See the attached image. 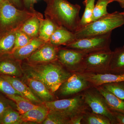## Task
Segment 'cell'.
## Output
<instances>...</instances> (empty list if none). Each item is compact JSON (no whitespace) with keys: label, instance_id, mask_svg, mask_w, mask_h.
Returning a JSON list of instances; mask_svg holds the SVG:
<instances>
[{"label":"cell","instance_id":"6da1fadb","mask_svg":"<svg viewBox=\"0 0 124 124\" xmlns=\"http://www.w3.org/2000/svg\"><path fill=\"white\" fill-rule=\"evenodd\" d=\"M22 68L26 77L41 81L54 94L73 73L66 69L57 60L45 63L28 62L24 63Z\"/></svg>","mask_w":124,"mask_h":124},{"label":"cell","instance_id":"7a4b0ae2","mask_svg":"<svg viewBox=\"0 0 124 124\" xmlns=\"http://www.w3.org/2000/svg\"><path fill=\"white\" fill-rule=\"evenodd\" d=\"M45 17L49 18L58 26L63 27L75 33L80 20L81 6L68 0H46Z\"/></svg>","mask_w":124,"mask_h":124},{"label":"cell","instance_id":"3957f363","mask_svg":"<svg viewBox=\"0 0 124 124\" xmlns=\"http://www.w3.org/2000/svg\"><path fill=\"white\" fill-rule=\"evenodd\" d=\"M38 13L24 8L18 9L8 0L0 2V32L18 30L28 19Z\"/></svg>","mask_w":124,"mask_h":124},{"label":"cell","instance_id":"277c9868","mask_svg":"<svg viewBox=\"0 0 124 124\" xmlns=\"http://www.w3.org/2000/svg\"><path fill=\"white\" fill-rule=\"evenodd\" d=\"M124 24L121 12L115 11L78 29L75 32L76 39L104 35Z\"/></svg>","mask_w":124,"mask_h":124},{"label":"cell","instance_id":"5b68a950","mask_svg":"<svg viewBox=\"0 0 124 124\" xmlns=\"http://www.w3.org/2000/svg\"><path fill=\"white\" fill-rule=\"evenodd\" d=\"M44 105L49 110L58 112L70 119L91 111L85 102L82 93L73 97L45 102Z\"/></svg>","mask_w":124,"mask_h":124},{"label":"cell","instance_id":"8992f818","mask_svg":"<svg viewBox=\"0 0 124 124\" xmlns=\"http://www.w3.org/2000/svg\"><path fill=\"white\" fill-rule=\"evenodd\" d=\"M112 32L76 39L66 46L86 54L110 49Z\"/></svg>","mask_w":124,"mask_h":124},{"label":"cell","instance_id":"52a82bcc","mask_svg":"<svg viewBox=\"0 0 124 124\" xmlns=\"http://www.w3.org/2000/svg\"><path fill=\"white\" fill-rule=\"evenodd\" d=\"M112 53L113 51L110 49L87 54L84 59L82 73H109V65Z\"/></svg>","mask_w":124,"mask_h":124},{"label":"cell","instance_id":"ba28073f","mask_svg":"<svg viewBox=\"0 0 124 124\" xmlns=\"http://www.w3.org/2000/svg\"><path fill=\"white\" fill-rule=\"evenodd\" d=\"M82 94L85 102L92 112L106 116L110 120L112 124H117L104 97L96 87H90L83 92Z\"/></svg>","mask_w":124,"mask_h":124},{"label":"cell","instance_id":"9c48e42d","mask_svg":"<svg viewBox=\"0 0 124 124\" xmlns=\"http://www.w3.org/2000/svg\"><path fill=\"white\" fill-rule=\"evenodd\" d=\"M91 86V83L86 79L83 73L75 72L61 85L55 93L61 97H73Z\"/></svg>","mask_w":124,"mask_h":124},{"label":"cell","instance_id":"30bf717a","mask_svg":"<svg viewBox=\"0 0 124 124\" xmlns=\"http://www.w3.org/2000/svg\"><path fill=\"white\" fill-rule=\"evenodd\" d=\"M86 54L73 49L59 46L57 60L72 73L82 72L83 62Z\"/></svg>","mask_w":124,"mask_h":124},{"label":"cell","instance_id":"8fae6325","mask_svg":"<svg viewBox=\"0 0 124 124\" xmlns=\"http://www.w3.org/2000/svg\"><path fill=\"white\" fill-rule=\"evenodd\" d=\"M59 46L49 42L46 43L37 49L26 59L31 63H45L57 60Z\"/></svg>","mask_w":124,"mask_h":124},{"label":"cell","instance_id":"7c38bea8","mask_svg":"<svg viewBox=\"0 0 124 124\" xmlns=\"http://www.w3.org/2000/svg\"><path fill=\"white\" fill-rule=\"evenodd\" d=\"M21 62L11 54L0 55V75L16 77L22 76L23 72Z\"/></svg>","mask_w":124,"mask_h":124},{"label":"cell","instance_id":"4fadbf2b","mask_svg":"<svg viewBox=\"0 0 124 124\" xmlns=\"http://www.w3.org/2000/svg\"><path fill=\"white\" fill-rule=\"evenodd\" d=\"M0 76L8 81L14 88L20 93L23 97L30 100L32 103L42 104V101L33 93L29 86L19 79L17 78L6 75H0Z\"/></svg>","mask_w":124,"mask_h":124},{"label":"cell","instance_id":"5bb4252c","mask_svg":"<svg viewBox=\"0 0 124 124\" xmlns=\"http://www.w3.org/2000/svg\"><path fill=\"white\" fill-rule=\"evenodd\" d=\"M82 73L93 86H99L107 83L124 81V74L117 75L110 73L103 74Z\"/></svg>","mask_w":124,"mask_h":124},{"label":"cell","instance_id":"9a60e30c","mask_svg":"<svg viewBox=\"0 0 124 124\" xmlns=\"http://www.w3.org/2000/svg\"><path fill=\"white\" fill-rule=\"evenodd\" d=\"M76 39L74 32L63 27L59 26L51 36L48 42L56 46H66Z\"/></svg>","mask_w":124,"mask_h":124},{"label":"cell","instance_id":"2e32d148","mask_svg":"<svg viewBox=\"0 0 124 124\" xmlns=\"http://www.w3.org/2000/svg\"><path fill=\"white\" fill-rule=\"evenodd\" d=\"M26 77L27 84L34 94L45 102L55 100L54 94L49 91L44 83L38 80Z\"/></svg>","mask_w":124,"mask_h":124},{"label":"cell","instance_id":"e0dca14e","mask_svg":"<svg viewBox=\"0 0 124 124\" xmlns=\"http://www.w3.org/2000/svg\"><path fill=\"white\" fill-rule=\"evenodd\" d=\"M45 43L39 37H36L27 44L17 49L11 54L16 59L22 62L27 59L33 52Z\"/></svg>","mask_w":124,"mask_h":124},{"label":"cell","instance_id":"ac0fdd59","mask_svg":"<svg viewBox=\"0 0 124 124\" xmlns=\"http://www.w3.org/2000/svg\"><path fill=\"white\" fill-rule=\"evenodd\" d=\"M43 15L38 12L24 22L19 30L32 38L38 37L40 20Z\"/></svg>","mask_w":124,"mask_h":124},{"label":"cell","instance_id":"d6986e66","mask_svg":"<svg viewBox=\"0 0 124 124\" xmlns=\"http://www.w3.org/2000/svg\"><path fill=\"white\" fill-rule=\"evenodd\" d=\"M94 87L104 97L110 110L124 113V100L117 97L102 85Z\"/></svg>","mask_w":124,"mask_h":124},{"label":"cell","instance_id":"ffe728a7","mask_svg":"<svg viewBox=\"0 0 124 124\" xmlns=\"http://www.w3.org/2000/svg\"><path fill=\"white\" fill-rule=\"evenodd\" d=\"M109 73L124 74V46L116 48L113 51L109 67Z\"/></svg>","mask_w":124,"mask_h":124},{"label":"cell","instance_id":"44dd1931","mask_svg":"<svg viewBox=\"0 0 124 124\" xmlns=\"http://www.w3.org/2000/svg\"><path fill=\"white\" fill-rule=\"evenodd\" d=\"M49 112L48 109L44 105L37 107L22 115L23 122H33L41 123L44 121Z\"/></svg>","mask_w":124,"mask_h":124},{"label":"cell","instance_id":"7402d4cb","mask_svg":"<svg viewBox=\"0 0 124 124\" xmlns=\"http://www.w3.org/2000/svg\"><path fill=\"white\" fill-rule=\"evenodd\" d=\"M17 30L0 32V55L11 54L14 46L16 34Z\"/></svg>","mask_w":124,"mask_h":124},{"label":"cell","instance_id":"603a6c76","mask_svg":"<svg viewBox=\"0 0 124 124\" xmlns=\"http://www.w3.org/2000/svg\"><path fill=\"white\" fill-rule=\"evenodd\" d=\"M58 26L49 18L45 17L41 19L38 37L45 43L49 41L51 36Z\"/></svg>","mask_w":124,"mask_h":124},{"label":"cell","instance_id":"cb8c5ba5","mask_svg":"<svg viewBox=\"0 0 124 124\" xmlns=\"http://www.w3.org/2000/svg\"><path fill=\"white\" fill-rule=\"evenodd\" d=\"M6 97L15 102L18 111L21 115L26 113L38 106L33 104L30 100L20 95H8Z\"/></svg>","mask_w":124,"mask_h":124},{"label":"cell","instance_id":"d4e9b609","mask_svg":"<svg viewBox=\"0 0 124 124\" xmlns=\"http://www.w3.org/2000/svg\"><path fill=\"white\" fill-rule=\"evenodd\" d=\"M95 0H84L83 4L85 6L84 12L79 24L78 29L85 26L93 22V10L95 6Z\"/></svg>","mask_w":124,"mask_h":124},{"label":"cell","instance_id":"484cf974","mask_svg":"<svg viewBox=\"0 0 124 124\" xmlns=\"http://www.w3.org/2000/svg\"><path fill=\"white\" fill-rule=\"evenodd\" d=\"M81 124H112L110 119L105 116L93 112H87L84 116Z\"/></svg>","mask_w":124,"mask_h":124},{"label":"cell","instance_id":"4316f807","mask_svg":"<svg viewBox=\"0 0 124 124\" xmlns=\"http://www.w3.org/2000/svg\"><path fill=\"white\" fill-rule=\"evenodd\" d=\"M23 122L22 115L10 106L5 111L1 118L0 124H20Z\"/></svg>","mask_w":124,"mask_h":124},{"label":"cell","instance_id":"83f0119b","mask_svg":"<svg viewBox=\"0 0 124 124\" xmlns=\"http://www.w3.org/2000/svg\"><path fill=\"white\" fill-rule=\"evenodd\" d=\"M70 120L69 117L58 112L49 110L48 113L42 124H69Z\"/></svg>","mask_w":124,"mask_h":124},{"label":"cell","instance_id":"f1b7e54d","mask_svg":"<svg viewBox=\"0 0 124 124\" xmlns=\"http://www.w3.org/2000/svg\"><path fill=\"white\" fill-rule=\"evenodd\" d=\"M113 2L111 0H98L93 10V22L108 14L107 7L109 4Z\"/></svg>","mask_w":124,"mask_h":124},{"label":"cell","instance_id":"f546056e","mask_svg":"<svg viewBox=\"0 0 124 124\" xmlns=\"http://www.w3.org/2000/svg\"><path fill=\"white\" fill-rule=\"evenodd\" d=\"M101 85L119 98L124 100V81L107 83Z\"/></svg>","mask_w":124,"mask_h":124},{"label":"cell","instance_id":"4dcf8cb0","mask_svg":"<svg viewBox=\"0 0 124 124\" xmlns=\"http://www.w3.org/2000/svg\"><path fill=\"white\" fill-rule=\"evenodd\" d=\"M33 39L19 29L17 30L16 34L14 46L11 54L17 49L27 44Z\"/></svg>","mask_w":124,"mask_h":124},{"label":"cell","instance_id":"1f68e13d","mask_svg":"<svg viewBox=\"0 0 124 124\" xmlns=\"http://www.w3.org/2000/svg\"><path fill=\"white\" fill-rule=\"evenodd\" d=\"M0 93L6 95H18L22 96L20 93L14 88L10 83L0 76Z\"/></svg>","mask_w":124,"mask_h":124},{"label":"cell","instance_id":"d6a6232c","mask_svg":"<svg viewBox=\"0 0 124 124\" xmlns=\"http://www.w3.org/2000/svg\"><path fill=\"white\" fill-rule=\"evenodd\" d=\"M10 106L9 105L5 99L1 95L0 93V124L2 115L6 108Z\"/></svg>","mask_w":124,"mask_h":124},{"label":"cell","instance_id":"836d02e7","mask_svg":"<svg viewBox=\"0 0 124 124\" xmlns=\"http://www.w3.org/2000/svg\"><path fill=\"white\" fill-rule=\"evenodd\" d=\"M111 111L115 118L117 124H124V113L117 111Z\"/></svg>","mask_w":124,"mask_h":124},{"label":"cell","instance_id":"e575fe53","mask_svg":"<svg viewBox=\"0 0 124 124\" xmlns=\"http://www.w3.org/2000/svg\"><path fill=\"white\" fill-rule=\"evenodd\" d=\"M85 113L78 115L71 118L69 124H81V121Z\"/></svg>","mask_w":124,"mask_h":124},{"label":"cell","instance_id":"d590c367","mask_svg":"<svg viewBox=\"0 0 124 124\" xmlns=\"http://www.w3.org/2000/svg\"><path fill=\"white\" fill-rule=\"evenodd\" d=\"M8 0L18 9H23L25 8L23 0Z\"/></svg>","mask_w":124,"mask_h":124},{"label":"cell","instance_id":"8d00e7d4","mask_svg":"<svg viewBox=\"0 0 124 124\" xmlns=\"http://www.w3.org/2000/svg\"><path fill=\"white\" fill-rule=\"evenodd\" d=\"M24 8L31 11H34L33 5L32 4L31 0H23Z\"/></svg>","mask_w":124,"mask_h":124},{"label":"cell","instance_id":"74e56055","mask_svg":"<svg viewBox=\"0 0 124 124\" xmlns=\"http://www.w3.org/2000/svg\"><path fill=\"white\" fill-rule=\"evenodd\" d=\"M113 1H116L119 4L121 7L124 9V0H111Z\"/></svg>","mask_w":124,"mask_h":124},{"label":"cell","instance_id":"f35d334b","mask_svg":"<svg viewBox=\"0 0 124 124\" xmlns=\"http://www.w3.org/2000/svg\"><path fill=\"white\" fill-rule=\"evenodd\" d=\"M44 0L45 1L46 0ZM31 1L32 3V4L34 5V4L36 2L37 0H31Z\"/></svg>","mask_w":124,"mask_h":124},{"label":"cell","instance_id":"ab89813d","mask_svg":"<svg viewBox=\"0 0 124 124\" xmlns=\"http://www.w3.org/2000/svg\"><path fill=\"white\" fill-rule=\"evenodd\" d=\"M121 13H122V15H123V16H124V11H123V12H121Z\"/></svg>","mask_w":124,"mask_h":124},{"label":"cell","instance_id":"60d3db41","mask_svg":"<svg viewBox=\"0 0 124 124\" xmlns=\"http://www.w3.org/2000/svg\"><path fill=\"white\" fill-rule=\"evenodd\" d=\"M1 1V0H0V2Z\"/></svg>","mask_w":124,"mask_h":124},{"label":"cell","instance_id":"b9f144b4","mask_svg":"<svg viewBox=\"0 0 124 124\" xmlns=\"http://www.w3.org/2000/svg\"></svg>","mask_w":124,"mask_h":124}]
</instances>
